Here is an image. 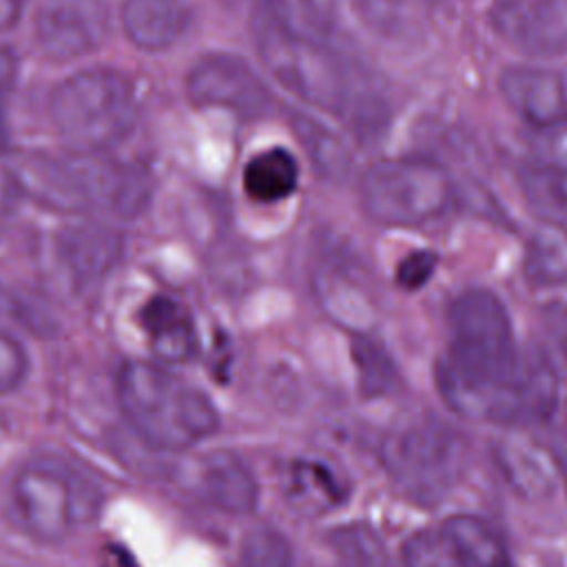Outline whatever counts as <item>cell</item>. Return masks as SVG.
Masks as SVG:
<instances>
[{"mask_svg":"<svg viewBox=\"0 0 567 567\" xmlns=\"http://www.w3.org/2000/svg\"><path fill=\"white\" fill-rule=\"evenodd\" d=\"M547 323L554 339L567 350V308L554 306V310H547Z\"/></svg>","mask_w":567,"mask_h":567,"instance_id":"cell-34","label":"cell"},{"mask_svg":"<svg viewBox=\"0 0 567 567\" xmlns=\"http://www.w3.org/2000/svg\"><path fill=\"white\" fill-rule=\"evenodd\" d=\"M13 498L24 527L44 543L62 540L78 518H86L71 472L53 458H33L13 481Z\"/></svg>","mask_w":567,"mask_h":567,"instance_id":"cell-7","label":"cell"},{"mask_svg":"<svg viewBox=\"0 0 567 567\" xmlns=\"http://www.w3.org/2000/svg\"><path fill=\"white\" fill-rule=\"evenodd\" d=\"M501 93L529 126L567 120V69L512 66L501 75Z\"/></svg>","mask_w":567,"mask_h":567,"instance_id":"cell-11","label":"cell"},{"mask_svg":"<svg viewBox=\"0 0 567 567\" xmlns=\"http://www.w3.org/2000/svg\"><path fill=\"white\" fill-rule=\"evenodd\" d=\"M312 290L326 310L343 328L363 334L374 319L372 301L363 288L346 268L326 266L315 272Z\"/></svg>","mask_w":567,"mask_h":567,"instance_id":"cell-17","label":"cell"},{"mask_svg":"<svg viewBox=\"0 0 567 567\" xmlns=\"http://www.w3.org/2000/svg\"><path fill=\"white\" fill-rule=\"evenodd\" d=\"M425 2H436V0H425Z\"/></svg>","mask_w":567,"mask_h":567,"instance_id":"cell-39","label":"cell"},{"mask_svg":"<svg viewBox=\"0 0 567 567\" xmlns=\"http://www.w3.org/2000/svg\"><path fill=\"white\" fill-rule=\"evenodd\" d=\"M436 261H439V257L432 250H414V252H410L396 266V284L403 290H419V288H423L432 279V275L436 270Z\"/></svg>","mask_w":567,"mask_h":567,"instance_id":"cell-30","label":"cell"},{"mask_svg":"<svg viewBox=\"0 0 567 567\" xmlns=\"http://www.w3.org/2000/svg\"><path fill=\"white\" fill-rule=\"evenodd\" d=\"M18 78V60L11 49L0 47V153L9 146V100Z\"/></svg>","mask_w":567,"mask_h":567,"instance_id":"cell-31","label":"cell"},{"mask_svg":"<svg viewBox=\"0 0 567 567\" xmlns=\"http://www.w3.org/2000/svg\"><path fill=\"white\" fill-rule=\"evenodd\" d=\"M0 315H2V317H9V319H13V321H18L20 326H27V330H31V332H42V330H47V328H44V321L38 319L35 312H33L29 306H24L20 299H13V297H11L7 290H2V288H0Z\"/></svg>","mask_w":567,"mask_h":567,"instance_id":"cell-32","label":"cell"},{"mask_svg":"<svg viewBox=\"0 0 567 567\" xmlns=\"http://www.w3.org/2000/svg\"><path fill=\"white\" fill-rule=\"evenodd\" d=\"M352 359L359 374V388L363 396L388 394L396 388V370L385 350L365 334H357L352 343Z\"/></svg>","mask_w":567,"mask_h":567,"instance_id":"cell-24","label":"cell"},{"mask_svg":"<svg viewBox=\"0 0 567 567\" xmlns=\"http://www.w3.org/2000/svg\"><path fill=\"white\" fill-rule=\"evenodd\" d=\"M29 370V357L22 348V343L0 330V394L13 392L27 377Z\"/></svg>","mask_w":567,"mask_h":567,"instance_id":"cell-29","label":"cell"},{"mask_svg":"<svg viewBox=\"0 0 567 567\" xmlns=\"http://www.w3.org/2000/svg\"><path fill=\"white\" fill-rule=\"evenodd\" d=\"M221 2H226V4H239L241 0H221Z\"/></svg>","mask_w":567,"mask_h":567,"instance_id":"cell-38","label":"cell"},{"mask_svg":"<svg viewBox=\"0 0 567 567\" xmlns=\"http://www.w3.org/2000/svg\"><path fill=\"white\" fill-rule=\"evenodd\" d=\"M49 115L60 137L78 153H102L133 131L135 86L113 69H86L53 89Z\"/></svg>","mask_w":567,"mask_h":567,"instance_id":"cell-4","label":"cell"},{"mask_svg":"<svg viewBox=\"0 0 567 567\" xmlns=\"http://www.w3.org/2000/svg\"><path fill=\"white\" fill-rule=\"evenodd\" d=\"M186 95L199 109H226L244 120L264 117L272 95L246 60L233 53L199 58L186 78Z\"/></svg>","mask_w":567,"mask_h":567,"instance_id":"cell-8","label":"cell"},{"mask_svg":"<svg viewBox=\"0 0 567 567\" xmlns=\"http://www.w3.org/2000/svg\"><path fill=\"white\" fill-rule=\"evenodd\" d=\"M492 456L507 485L527 501H543L551 496L560 483L554 454L523 434L496 439Z\"/></svg>","mask_w":567,"mask_h":567,"instance_id":"cell-12","label":"cell"},{"mask_svg":"<svg viewBox=\"0 0 567 567\" xmlns=\"http://www.w3.org/2000/svg\"><path fill=\"white\" fill-rule=\"evenodd\" d=\"M239 567H292L290 545L277 529L257 527L241 540Z\"/></svg>","mask_w":567,"mask_h":567,"instance_id":"cell-26","label":"cell"},{"mask_svg":"<svg viewBox=\"0 0 567 567\" xmlns=\"http://www.w3.org/2000/svg\"><path fill=\"white\" fill-rule=\"evenodd\" d=\"M299 166L290 151L275 146L257 153L244 168V190L259 204H272L295 193Z\"/></svg>","mask_w":567,"mask_h":567,"instance_id":"cell-20","label":"cell"},{"mask_svg":"<svg viewBox=\"0 0 567 567\" xmlns=\"http://www.w3.org/2000/svg\"><path fill=\"white\" fill-rule=\"evenodd\" d=\"M556 456L567 458V401H565V405H563V443H560V447L556 450Z\"/></svg>","mask_w":567,"mask_h":567,"instance_id":"cell-37","label":"cell"},{"mask_svg":"<svg viewBox=\"0 0 567 567\" xmlns=\"http://www.w3.org/2000/svg\"><path fill=\"white\" fill-rule=\"evenodd\" d=\"M527 148L534 157V164L567 168V120L532 126L527 133Z\"/></svg>","mask_w":567,"mask_h":567,"instance_id":"cell-28","label":"cell"},{"mask_svg":"<svg viewBox=\"0 0 567 567\" xmlns=\"http://www.w3.org/2000/svg\"><path fill=\"white\" fill-rule=\"evenodd\" d=\"M523 270L536 286L567 284V230L565 226L540 221L527 239Z\"/></svg>","mask_w":567,"mask_h":567,"instance_id":"cell-21","label":"cell"},{"mask_svg":"<svg viewBox=\"0 0 567 567\" xmlns=\"http://www.w3.org/2000/svg\"><path fill=\"white\" fill-rule=\"evenodd\" d=\"M403 567H456L450 538L441 529H419L401 547Z\"/></svg>","mask_w":567,"mask_h":567,"instance_id":"cell-27","label":"cell"},{"mask_svg":"<svg viewBox=\"0 0 567 567\" xmlns=\"http://www.w3.org/2000/svg\"><path fill=\"white\" fill-rule=\"evenodd\" d=\"M24 9V0H0V31L11 29Z\"/></svg>","mask_w":567,"mask_h":567,"instance_id":"cell-35","label":"cell"},{"mask_svg":"<svg viewBox=\"0 0 567 567\" xmlns=\"http://www.w3.org/2000/svg\"><path fill=\"white\" fill-rule=\"evenodd\" d=\"M456 567H516L503 536L481 516L454 514L443 525Z\"/></svg>","mask_w":567,"mask_h":567,"instance_id":"cell-18","label":"cell"},{"mask_svg":"<svg viewBox=\"0 0 567 567\" xmlns=\"http://www.w3.org/2000/svg\"><path fill=\"white\" fill-rule=\"evenodd\" d=\"M58 248L66 270L80 281H91L104 277L120 259L122 237L97 224L73 226L60 235Z\"/></svg>","mask_w":567,"mask_h":567,"instance_id":"cell-16","label":"cell"},{"mask_svg":"<svg viewBox=\"0 0 567 567\" xmlns=\"http://www.w3.org/2000/svg\"><path fill=\"white\" fill-rule=\"evenodd\" d=\"M365 215L383 226H421L454 202L447 171L430 159L392 157L365 168L359 186Z\"/></svg>","mask_w":567,"mask_h":567,"instance_id":"cell-6","label":"cell"},{"mask_svg":"<svg viewBox=\"0 0 567 567\" xmlns=\"http://www.w3.org/2000/svg\"><path fill=\"white\" fill-rule=\"evenodd\" d=\"M520 190L540 221L567 226V168L532 162L520 171Z\"/></svg>","mask_w":567,"mask_h":567,"instance_id":"cell-22","label":"cell"},{"mask_svg":"<svg viewBox=\"0 0 567 567\" xmlns=\"http://www.w3.org/2000/svg\"><path fill=\"white\" fill-rule=\"evenodd\" d=\"M115 390L124 419L155 450H188L219 427L213 401L155 363L126 361L120 368Z\"/></svg>","mask_w":567,"mask_h":567,"instance_id":"cell-1","label":"cell"},{"mask_svg":"<svg viewBox=\"0 0 567 567\" xmlns=\"http://www.w3.org/2000/svg\"><path fill=\"white\" fill-rule=\"evenodd\" d=\"M465 436L434 416H419L390 430L381 441V465L392 483L419 505L450 496L467 467Z\"/></svg>","mask_w":567,"mask_h":567,"instance_id":"cell-5","label":"cell"},{"mask_svg":"<svg viewBox=\"0 0 567 567\" xmlns=\"http://www.w3.org/2000/svg\"><path fill=\"white\" fill-rule=\"evenodd\" d=\"M153 352L168 363H184L197 352V330L190 312L173 297L157 295L140 312Z\"/></svg>","mask_w":567,"mask_h":567,"instance_id":"cell-14","label":"cell"},{"mask_svg":"<svg viewBox=\"0 0 567 567\" xmlns=\"http://www.w3.org/2000/svg\"><path fill=\"white\" fill-rule=\"evenodd\" d=\"M328 543L343 560L357 567H379L385 556L379 534L365 523L334 527L328 534Z\"/></svg>","mask_w":567,"mask_h":567,"instance_id":"cell-25","label":"cell"},{"mask_svg":"<svg viewBox=\"0 0 567 567\" xmlns=\"http://www.w3.org/2000/svg\"><path fill=\"white\" fill-rule=\"evenodd\" d=\"M286 496L303 514H321L346 501V485L321 463L295 461L286 472Z\"/></svg>","mask_w":567,"mask_h":567,"instance_id":"cell-19","label":"cell"},{"mask_svg":"<svg viewBox=\"0 0 567 567\" xmlns=\"http://www.w3.org/2000/svg\"><path fill=\"white\" fill-rule=\"evenodd\" d=\"M250 33L261 64L284 89L339 115L350 109L343 62L319 38L297 27L284 0H257Z\"/></svg>","mask_w":567,"mask_h":567,"instance_id":"cell-2","label":"cell"},{"mask_svg":"<svg viewBox=\"0 0 567 567\" xmlns=\"http://www.w3.org/2000/svg\"><path fill=\"white\" fill-rule=\"evenodd\" d=\"M337 2L339 0H299V7L303 9L312 27H317L319 31H326L334 18Z\"/></svg>","mask_w":567,"mask_h":567,"instance_id":"cell-33","label":"cell"},{"mask_svg":"<svg viewBox=\"0 0 567 567\" xmlns=\"http://www.w3.org/2000/svg\"><path fill=\"white\" fill-rule=\"evenodd\" d=\"M489 22L523 53H567V0H494Z\"/></svg>","mask_w":567,"mask_h":567,"instance_id":"cell-10","label":"cell"},{"mask_svg":"<svg viewBox=\"0 0 567 567\" xmlns=\"http://www.w3.org/2000/svg\"><path fill=\"white\" fill-rule=\"evenodd\" d=\"M195 485L208 505L233 516L250 514L259 503V485L252 472L228 450H215L199 458Z\"/></svg>","mask_w":567,"mask_h":567,"instance_id":"cell-13","label":"cell"},{"mask_svg":"<svg viewBox=\"0 0 567 567\" xmlns=\"http://www.w3.org/2000/svg\"><path fill=\"white\" fill-rule=\"evenodd\" d=\"M290 126L312 159L315 168L326 177H341L350 168V153L341 144V140L326 126H321L310 115L295 111L290 117Z\"/></svg>","mask_w":567,"mask_h":567,"instance_id":"cell-23","label":"cell"},{"mask_svg":"<svg viewBox=\"0 0 567 567\" xmlns=\"http://www.w3.org/2000/svg\"><path fill=\"white\" fill-rule=\"evenodd\" d=\"M109 11L102 0H44L35 16V42L51 60L82 58L102 47Z\"/></svg>","mask_w":567,"mask_h":567,"instance_id":"cell-9","label":"cell"},{"mask_svg":"<svg viewBox=\"0 0 567 567\" xmlns=\"http://www.w3.org/2000/svg\"><path fill=\"white\" fill-rule=\"evenodd\" d=\"M102 567H140V565L133 560V556L126 549H122L117 545H111V547L104 549Z\"/></svg>","mask_w":567,"mask_h":567,"instance_id":"cell-36","label":"cell"},{"mask_svg":"<svg viewBox=\"0 0 567 567\" xmlns=\"http://www.w3.org/2000/svg\"><path fill=\"white\" fill-rule=\"evenodd\" d=\"M11 173L33 199L60 210L111 208L117 215H135L146 199L144 175L100 153H24L13 157Z\"/></svg>","mask_w":567,"mask_h":567,"instance_id":"cell-3","label":"cell"},{"mask_svg":"<svg viewBox=\"0 0 567 567\" xmlns=\"http://www.w3.org/2000/svg\"><path fill=\"white\" fill-rule=\"evenodd\" d=\"M188 22L182 0H124L122 27L126 38L144 51H164L179 40Z\"/></svg>","mask_w":567,"mask_h":567,"instance_id":"cell-15","label":"cell"}]
</instances>
